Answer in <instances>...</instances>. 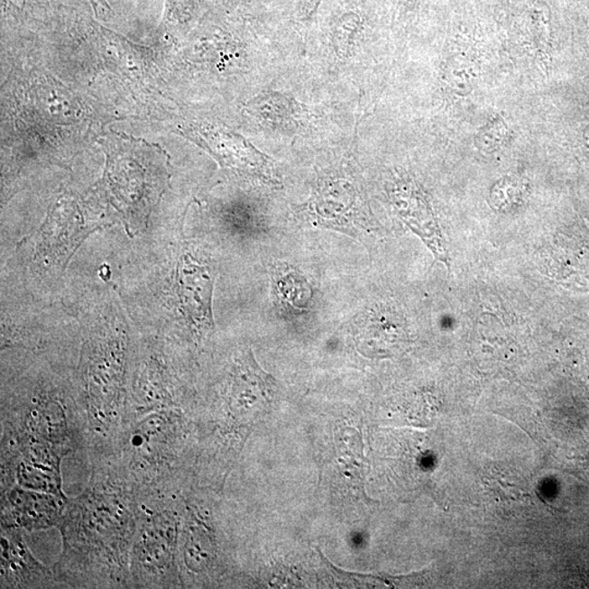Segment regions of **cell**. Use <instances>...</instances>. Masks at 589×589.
<instances>
[{"label":"cell","mask_w":589,"mask_h":589,"mask_svg":"<svg viewBox=\"0 0 589 589\" xmlns=\"http://www.w3.org/2000/svg\"><path fill=\"white\" fill-rule=\"evenodd\" d=\"M39 385L19 394L3 395L0 457L29 449H53L83 456L82 421L75 394Z\"/></svg>","instance_id":"obj_3"},{"label":"cell","mask_w":589,"mask_h":589,"mask_svg":"<svg viewBox=\"0 0 589 589\" xmlns=\"http://www.w3.org/2000/svg\"><path fill=\"white\" fill-rule=\"evenodd\" d=\"M345 437H344V449L342 456L338 457V467L344 478L346 479L349 487L357 490V483L362 482V473L357 472V466H363L362 462L358 461L359 455H362V442L361 437L357 435L356 431L351 429V436L349 435L348 428L345 430Z\"/></svg>","instance_id":"obj_12"},{"label":"cell","mask_w":589,"mask_h":589,"mask_svg":"<svg viewBox=\"0 0 589 589\" xmlns=\"http://www.w3.org/2000/svg\"><path fill=\"white\" fill-rule=\"evenodd\" d=\"M273 293L276 301L289 311L300 312L308 306L312 291L308 281L299 271L281 264L273 274Z\"/></svg>","instance_id":"obj_11"},{"label":"cell","mask_w":589,"mask_h":589,"mask_svg":"<svg viewBox=\"0 0 589 589\" xmlns=\"http://www.w3.org/2000/svg\"><path fill=\"white\" fill-rule=\"evenodd\" d=\"M2 563L0 588H60L51 567L33 556L24 540V531L0 529Z\"/></svg>","instance_id":"obj_9"},{"label":"cell","mask_w":589,"mask_h":589,"mask_svg":"<svg viewBox=\"0 0 589 589\" xmlns=\"http://www.w3.org/2000/svg\"><path fill=\"white\" fill-rule=\"evenodd\" d=\"M195 422L184 410L153 411L124 431L108 460L139 502L184 496L191 489Z\"/></svg>","instance_id":"obj_2"},{"label":"cell","mask_w":589,"mask_h":589,"mask_svg":"<svg viewBox=\"0 0 589 589\" xmlns=\"http://www.w3.org/2000/svg\"><path fill=\"white\" fill-rule=\"evenodd\" d=\"M215 281V274L207 264L189 253L182 255L177 265V296L187 320L198 333H207L215 328L212 310Z\"/></svg>","instance_id":"obj_8"},{"label":"cell","mask_w":589,"mask_h":589,"mask_svg":"<svg viewBox=\"0 0 589 589\" xmlns=\"http://www.w3.org/2000/svg\"><path fill=\"white\" fill-rule=\"evenodd\" d=\"M0 529L33 533L59 528L69 498L14 486L0 492Z\"/></svg>","instance_id":"obj_7"},{"label":"cell","mask_w":589,"mask_h":589,"mask_svg":"<svg viewBox=\"0 0 589 589\" xmlns=\"http://www.w3.org/2000/svg\"><path fill=\"white\" fill-rule=\"evenodd\" d=\"M181 499L139 502L130 560L133 588H182L179 566Z\"/></svg>","instance_id":"obj_5"},{"label":"cell","mask_w":589,"mask_h":589,"mask_svg":"<svg viewBox=\"0 0 589 589\" xmlns=\"http://www.w3.org/2000/svg\"><path fill=\"white\" fill-rule=\"evenodd\" d=\"M85 490L68 500L51 566L60 588H133L130 560L139 502L112 462L93 464Z\"/></svg>","instance_id":"obj_1"},{"label":"cell","mask_w":589,"mask_h":589,"mask_svg":"<svg viewBox=\"0 0 589 589\" xmlns=\"http://www.w3.org/2000/svg\"><path fill=\"white\" fill-rule=\"evenodd\" d=\"M275 380L255 362L252 348H243L234 357L222 398V437L224 461L232 452L234 436L242 437L257 422L273 398Z\"/></svg>","instance_id":"obj_6"},{"label":"cell","mask_w":589,"mask_h":589,"mask_svg":"<svg viewBox=\"0 0 589 589\" xmlns=\"http://www.w3.org/2000/svg\"><path fill=\"white\" fill-rule=\"evenodd\" d=\"M161 153L147 143H127L124 149L108 145L103 185L129 234L147 223L169 186V161Z\"/></svg>","instance_id":"obj_4"},{"label":"cell","mask_w":589,"mask_h":589,"mask_svg":"<svg viewBox=\"0 0 589 589\" xmlns=\"http://www.w3.org/2000/svg\"><path fill=\"white\" fill-rule=\"evenodd\" d=\"M318 225L348 235H357L362 226L357 210V192L344 180L323 182L307 207Z\"/></svg>","instance_id":"obj_10"}]
</instances>
